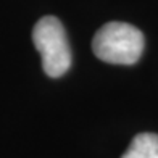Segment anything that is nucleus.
<instances>
[{
  "label": "nucleus",
  "mask_w": 158,
  "mask_h": 158,
  "mask_svg": "<svg viewBox=\"0 0 158 158\" xmlns=\"http://www.w3.org/2000/svg\"><path fill=\"white\" fill-rule=\"evenodd\" d=\"M32 40L42 56V68L50 77L63 76L71 66V48L61 21L55 16L40 18L34 26Z\"/></svg>",
  "instance_id": "2"
},
{
  "label": "nucleus",
  "mask_w": 158,
  "mask_h": 158,
  "mask_svg": "<svg viewBox=\"0 0 158 158\" xmlns=\"http://www.w3.org/2000/svg\"><path fill=\"white\" fill-rule=\"evenodd\" d=\"M143 34L132 24L111 21L103 24L92 40L97 58L113 64H134L143 50Z\"/></svg>",
  "instance_id": "1"
},
{
  "label": "nucleus",
  "mask_w": 158,
  "mask_h": 158,
  "mask_svg": "<svg viewBox=\"0 0 158 158\" xmlns=\"http://www.w3.org/2000/svg\"><path fill=\"white\" fill-rule=\"evenodd\" d=\"M121 158H158V134H137Z\"/></svg>",
  "instance_id": "3"
}]
</instances>
